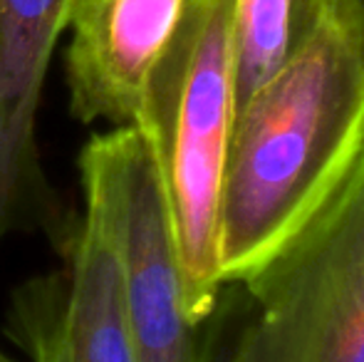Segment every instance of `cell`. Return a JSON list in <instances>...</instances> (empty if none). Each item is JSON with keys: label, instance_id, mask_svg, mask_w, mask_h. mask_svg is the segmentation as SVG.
<instances>
[{"label": "cell", "instance_id": "6da1fadb", "mask_svg": "<svg viewBox=\"0 0 364 362\" xmlns=\"http://www.w3.org/2000/svg\"><path fill=\"white\" fill-rule=\"evenodd\" d=\"M364 142V10L330 3L295 55L235 110L220 188V278L295 231Z\"/></svg>", "mask_w": 364, "mask_h": 362}, {"label": "cell", "instance_id": "ba28073f", "mask_svg": "<svg viewBox=\"0 0 364 362\" xmlns=\"http://www.w3.org/2000/svg\"><path fill=\"white\" fill-rule=\"evenodd\" d=\"M330 3L332 0H233L238 107L295 55Z\"/></svg>", "mask_w": 364, "mask_h": 362}, {"label": "cell", "instance_id": "3957f363", "mask_svg": "<svg viewBox=\"0 0 364 362\" xmlns=\"http://www.w3.org/2000/svg\"><path fill=\"white\" fill-rule=\"evenodd\" d=\"M235 107L233 0H188L146 82L134 127L156 166L196 325L223 285L218 218Z\"/></svg>", "mask_w": 364, "mask_h": 362}, {"label": "cell", "instance_id": "9c48e42d", "mask_svg": "<svg viewBox=\"0 0 364 362\" xmlns=\"http://www.w3.org/2000/svg\"><path fill=\"white\" fill-rule=\"evenodd\" d=\"M335 3H345V5H357V8H364V0H335Z\"/></svg>", "mask_w": 364, "mask_h": 362}, {"label": "cell", "instance_id": "30bf717a", "mask_svg": "<svg viewBox=\"0 0 364 362\" xmlns=\"http://www.w3.org/2000/svg\"><path fill=\"white\" fill-rule=\"evenodd\" d=\"M0 362H15L13 358H10V355H5L3 350H0Z\"/></svg>", "mask_w": 364, "mask_h": 362}, {"label": "cell", "instance_id": "7a4b0ae2", "mask_svg": "<svg viewBox=\"0 0 364 362\" xmlns=\"http://www.w3.org/2000/svg\"><path fill=\"white\" fill-rule=\"evenodd\" d=\"M198 362H364V142L315 211L220 285Z\"/></svg>", "mask_w": 364, "mask_h": 362}, {"label": "cell", "instance_id": "8992f818", "mask_svg": "<svg viewBox=\"0 0 364 362\" xmlns=\"http://www.w3.org/2000/svg\"><path fill=\"white\" fill-rule=\"evenodd\" d=\"M73 0H0V246L43 231L55 248L75 216L43 166L38 112Z\"/></svg>", "mask_w": 364, "mask_h": 362}, {"label": "cell", "instance_id": "277c9868", "mask_svg": "<svg viewBox=\"0 0 364 362\" xmlns=\"http://www.w3.org/2000/svg\"><path fill=\"white\" fill-rule=\"evenodd\" d=\"M85 203L114 241L139 362H198L201 325L188 318L176 233L141 132L95 134L80 154Z\"/></svg>", "mask_w": 364, "mask_h": 362}, {"label": "cell", "instance_id": "52a82bcc", "mask_svg": "<svg viewBox=\"0 0 364 362\" xmlns=\"http://www.w3.org/2000/svg\"><path fill=\"white\" fill-rule=\"evenodd\" d=\"M188 0H73L65 78L82 124L132 127Z\"/></svg>", "mask_w": 364, "mask_h": 362}, {"label": "cell", "instance_id": "5b68a950", "mask_svg": "<svg viewBox=\"0 0 364 362\" xmlns=\"http://www.w3.org/2000/svg\"><path fill=\"white\" fill-rule=\"evenodd\" d=\"M60 266L13 290L5 335L30 362H139L107 221L85 203L58 248Z\"/></svg>", "mask_w": 364, "mask_h": 362}]
</instances>
